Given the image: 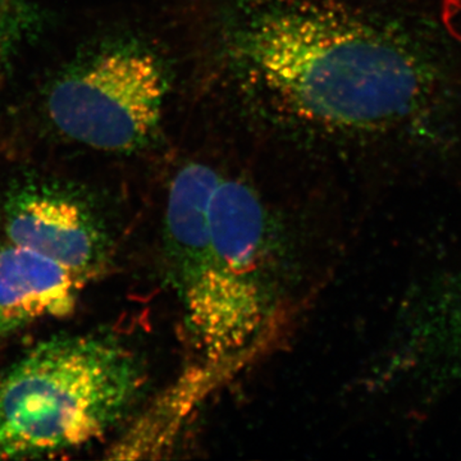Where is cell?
Masks as SVG:
<instances>
[{
  "label": "cell",
  "mask_w": 461,
  "mask_h": 461,
  "mask_svg": "<svg viewBox=\"0 0 461 461\" xmlns=\"http://www.w3.org/2000/svg\"><path fill=\"white\" fill-rule=\"evenodd\" d=\"M147 384L139 355L120 339H44L0 373V460L51 456L108 435Z\"/></svg>",
  "instance_id": "obj_3"
},
{
  "label": "cell",
  "mask_w": 461,
  "mask_h": 461,
  "mask_svg": "<svg viewBox=\"0 0 461 461\" xmlns=\"http://www.w3.org/2000/svg\"><path fill=\"white\" fill-rule=\"evenodd\" d=\"M160 260L205 366H224L277 326L297 276L293 230L250 181L191 160L167 186Z\"/></svg>",
  "instance_id": "obj_2"
},
{
  "label": "cell",
  "mask_w": 461,
  "mask_h": 461,
  "mask_svg": "<svg viewBox=\"0 0 461 461\" xmlns=\"http://www.w3.org/2000/svg\"><path fill=\"white\" fill-rule=\"evenodd\" d=\"M169 93L165 66L151 51H108L51 90L48 109L65 135L105 151H133L157 132Z\"/></svg>",
  "instance_id": "obj_4"
},
{
  "label": "cell",
  "mask_w": 461,
  "mask_h": 461,
  "mask_svg": "<svg viewBox=\"0 0 461 461\" xmlns=\"http://www.w3.org/2000/svg\"><path fill=\"white\" fill-rule=\"evenodd\" d=\"M87 281L12 242L0 244V335L74 313Z\"/></svg>",
  "instance_id": "obj_7"
},
{
  "label": "cell",
  "mask_w": 461,
  "mask_h": 461,
  "mask_svg": "<svg viewBox=\"0 0 461 461\" xmlns=\"http://www.w3.org/2000/svg\"><path fill=\"white\" fill-rule=\"evenodd\" d=\"M7 241L30 249L87 282L103 275L113 257L114 238L86 202L48 186H25L5 204Z\"/></svg>",
  "instance_id": "obj_5"
},
{
  "label": "cell",
  "mask_w": 461,
  "mask_h": 461,
  "mask_svg": "<svg viewBox=\"0 0 461 461\" xmlns=\"http://www.w3.org/2000/svg\"><path fill=\"white\" fill-rule=\"evenodd\" d=\"M212 39L230 86L285 129L461 158V0H223Z\"/></svg>",
  "instance_id": "obj_1"
},
{
  "label": "cell",
  "mask_w": 461,
  "mask_h": 461,
  "mask_svg": "<svg viewBox=\"0 0 461 461\" xmlns=\"http://www.w3.org/2000/svg\"><path fill=\"white\" fill-rule=\"evenodd\" d=\"M388 366L439 382H461V280L427 288L411 303Z\"/></svg>",
  "instance_id": "obj_6"
}]
</instances>
